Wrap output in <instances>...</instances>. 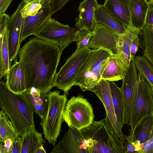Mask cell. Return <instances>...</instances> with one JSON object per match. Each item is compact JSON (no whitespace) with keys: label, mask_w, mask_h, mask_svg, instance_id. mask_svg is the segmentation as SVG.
Here are the masks:
<instances>
[{"label":"cell","mask_w":153,"mask_h":153,"mask_svg":"<svg viewBox=\"0 0 153 153\" xmlns=\"http://www.w3.org/2000/svg\"><path fill=\"white\" fill-rule=\"evenodd\" d=\"M62 53L58 45L36 37L30 38L20 48L18 56L25 75L26 90L34 88L45 94L51 91Z\"/></svg>","instance_id":"1"},{"label":"cell","mask_w":153,"mask_h":153,"mask_svg":"<svg viewBox=\"0 0 153 153\" xmlns=\"http://www.w3.org/2000/svg\"><path fill=\"white\" fill-rule=\"evenodd\" d=\"M86 153H124L123 144L116 134L108 117L94 121L80 130Z\"/></svg>","instance_id":"2"},{"label":"cell","mask_w":153,"mask_h":153,"mask_svg":"<svg viewBox=\"0 0 153 153\" xmlns=\"http://www.w3.org/2000/svg\"><path fill=\"white\" fill-rule=\"evenodd\" d=\"M0 106L10 118L19 136L28 130L35 129L34 112L22 94H15L6 82L0 81Z\"/></svg>","instance_id":"3"},{"label":"cell","mask_w":153,"mask_h":153,"mask_svg":"<svg viewBox=\"0 0 153 153\" xmlns=\"http://www.w3.org/2000/svg\"><path fill=\"white\" fill-rule=\"evenodd\" d=\"M111 55L102 49L91 50L74 80V85L84 91L94 88L101 80L103 71Z\"/></svg>","instance_id":"4"},{"label":"cell","mask_w":153,"mask_h":153,"mask_svg":"<svg viewBox=\"0 0 153 153\" xmlns=\"http://www.w3.org/2000/svg\"><path fill=\"white\" fill-rule=\"evenodd\" d=\"M60 92L56 90L48 93V111L45 118L40 123L45 139L54 146L61 131L62 116L68 100L67 94L61 95Z\"/></svg>","instance_id":"5"},{"label":"cell","mask_w":153,"mask_h":153,"mask_svg":"<svg viewBox=\"0 0 153 153\" xmlns=\"http://www.w3.org/2000/svg\"><path fill=\"white\" fill-rule=\"evenodd\" d=\"M95 117L90 103L82 95L73 96L68 100L62 116L69 127L79 130L87 127L94 121Z\"/></svg>","instance_id":"6"},{"label":"cell","mask_w":153,"mask_h":153,"mask_svg":"<svg viewBox=\"0 0 153 153\" xmlns=\"http://www.w3.org/2000/svg\"><path fill=\"white\" fill-rule=\"evenodd\" d=\"M91 50L87 47L76 48L56 73L53 87H55L63 91L64 94H68L69 91L74 86V79L78 72L89 56Z\"/></svg>","instance_id":"7"},{"label":"cell","mask_w":153,"mask_h":153,"mask_svg":"<svg viewBox=\"0 0 153 153\" xmlns=\"http://www.w3.org/2000/svg\"><path fill=\"white\" fill-rule=\"evenodd\" d=\"M77 30L76 27L62 24L51 16L34 35L58 45L62 52L65 48L75 41Z\"/></svg>","instance_id":"8"},{"label":"cell","mask_w":153,"mask_h":153,"mask_svg":"<svg viewBox=\"0 0 153 153\" xmlns=\"http://www.w3.org/2000/svg\"><path fill=\"white\" fill-rule=\"evenodd\" d=\"M138 92L128 125L129 136L133 134L138 123L144 117L153 114V96L152 86L143 76L138 73Z\"/></svg>","instance_id":"9"},{"label":"cell","mask_w":153,"mask_h":153,"mask_svg":"<svg viewBox=\"0 0 153 153\" xmlns=\"http://www.w3.org/2000/svg\"><path fill=\"white\" fill-rule=\"evenodd\" d=\"M134 60H131L120 87L124 106V124L128 125L137 97L138 76Z\"/></svg>","instance_id":"10"},{"label":"cell","mask_w":153,"mask_h":153,"mask_svg":"<svg viewBox=\"0 0 153 153\" xmlns=\"http://www.w3.org/2000/svg\"><path fill=\"white\" fill-rule=\"evenodd\" d=\"M87 47L94 49H102L116 56L118 53L117 44L120 34L114 30L103 24L96 23Z\"/></svg>","instance_id":"11"},{"label":"cell","mask_w":153,"mask_h":153,"mask_svg":"<svg viewBox=\"0 0 153 153\" xmlns=\"http://www.w3.org/2000/svg\"><path fill=\"white\" fill-rule=\"evenodd\" d=\"M109 81L102 79L89 91L94 92L103 105L108 116L117 136L123 144L126 136L123 133L116 115L113 105Z\"/></svg>","instance_id":"12"},{"label":"cell","mask_w":153,"mask_h":153,"mask_svg":"<svg viewBox=\"0 0 153 153\" xmlns=\"http://www.w3.org/2000/svg\"><path fill=\"white\" fill-rule=\"evenodd\" d=\"M23 0L18 5L16 11L10 16L7 24L10 64L18 54L20 48V41L23 17L20 11L25 5Z\"/></svg>","instance_id":"13"},{"label":"cell","mask_w":153,"mask_h":153,"mask_svg":"<svg viewBox=\"0 0 153 153\" xmlns=\"http://www.w3.org/2000/svg\"><path fill=\"white\" fill-rule=\"evenodd\" d=\"M86 148L80 130L69 127L62 140L54 146L52 153H86Z\"/></svg>","instance_id":"14"},{"label":"cell","mask_w":153,"mask_h":153,"mask_svg":"<svg viewBox=\"0 0 153 153\" xmlns=\"http://www.w3.org/2000/svg\"><path fill=\"white\" fill-rule=\"evenodd\" d=\"M51 16V5L49 1L42 5V8L36 15L23 18L20 42L22 43L29 36L34 35Z\"/></svg>","instance_id":"15"},{"label":"cell","mask_w":153,"mask_h":153,"mask_svg":"<svg viewBox=\"0 0 153 153\" xmlns=\"http://www.w3.org/2000/svg\"><path fill=\"white\" fill-rule=\"evenodd\" d=\"M141 30L129 25L126 30L119 35L118 53L116 56L114 57L126 72L131 61L130 50L131 43L133 40L139 36Z\"/></svg>","instance_id":"16"},{"label":"cell","mask_w":153,"mask_h":153,"mask_svg":"<svg viewBox=\"0 0 153 153\" xmlns=\"http://www.w3.org/2000/svg\"><path fill=\"white\" fill-rule=\"evenodd\" d=\"M98 3L97 0H84L80 3L79 18L75 25L78 30L92 31L96 22L95 13Z\"/></svg>","instance_id":"17"},{"label":"cell","mask_w":153,"mask_h":153,"mask_svg":"<svg viewBox=\"0 0 153 153\" xmlns=\"http://www.w3.org/2000/svg\"><path fill=\"white\" fill-rule=\"evenodd\" d=\"M34 113L43 120L48 111L49 99L48 94L41 93L32 88L22 94Z\"/></svg>","instance_id":"18"},{"label":"cell","mask_w":153,"mask_h":153,"mask_svg":"<svg viewBox=\"0 0 153 153\" xmlns=\"http://www.w3.org/2000/svg\"><path fill=\"white\" fill-rule=\"evenodd\" d=\"M130 24L142 30L145 25L149 4L147 0H128Z\"/></svg>","instance_id":"19"},{"label":"cell","mask_w":153,"mask_h":153,"mask_svg":"<svg viewBox=\"0 0 153 153\" xmlns=\"http://www.w3.org/2000/svg\"><path fill=\"white\" fill-rule=\"evenodd\" d=\"M6 76V85L11 91L22 94L26 90L25 75L19 61L11 66Z\"/></svg>","instance_id":"20"},{"label":"cell","mask_w":153,"mask_h":153,"mask_svg":"<svg viewBox=\"0 0 153 153\" xmlns=\"http://www.w3.org/2000/svg\"><path fill=\"white\" fill-rule=\"evenodd\" d=\"M153 129V114L143 118L137 125L133 135L126 136L125 140L134 146L143 143L149 139Z\"/></svg>","instance_id":"21"},{"label":"cell","mask_w":153,"mask_h":153,"mask_svg":"<svg viewBox=\"0 0 153 153\" xmlns=\"http://www.w3.org/2000/svg\"><path fill=\"white\" fill-rule=\"evenodd\" d=\"M128 1V0H105L103 4L112 16L127 27L130 22Z\"/></svg>","instance_id":"22"},{"label":"cell","mask_w":153,"mask_h":153,"mask_svg":"<svg viewBox=\"0 0 153 153\" xmlns=\"http://www.w3.org/2000/svg\"><path fill=\"white\" fill-rule=\"evenodd\" d=\"M95 18L96 22L110 28L119 34L123 33L127 27L112 16L103 5L98 4L95 12Z\"/></svg>","instance_id":"23"},{"label":"cell","mask_w":153,"mask_h":153,"mask_svg":"<svg viewBox=\"0 0 153 153\" xmlns=\"http://www.w3.org/2000/svg\"><path fill=\"white\" fill-rule=\"evenodd\" d=\"M21 153H36L38 149L43 146V139L42 133L35 129H30L22 136Z\"/></svg>","instance_id":"24"},{"label":"cell","mask_w":153,"mask_h":153,"mask_svg":"<svg viewBox=\"0 0 153 153\" xmlns=\"http://www.w3.org/2000/svg\"><path fill=\"white\" fill-rule=\"evenodd\" d=\"M126 73L115 57L112 56L103 71L101 79L109 82L122 80Z\"/></svg>","instance_id":"25"},{"label":"cell","mask_w":153,"mask_h":153,"mask_svg":"<svg viewBox=\"0 0 153 153\" xmlns=\"http://www.w3.org/2000/svg\"><path fill=\"white\" fill-rule=\"evenodd\" d=\"M110 88L113 105L117 118L121 128L124 124V106L120 88L114 82H110Z\"/></svg>","instance_id":"26"},{"label":"cell","mask_w":153,"mask_h":153,"mask_svg":"<svg viewBox=\"0 0 153 153\" xmlns=\"http://www.w3.org/2000/svg\"><path fill=\"white\" fill-rule=\"evenodd\" d=\"M2 110L0 112V141L3 143L6 138L12 142L19 136L11 121Z\"/></svg>","instance_id":"27"},{"label":"cell","mask_w":153,"mask_h":153,"mask_svg":"<svg viewBox=\"0 0 153 153\" xmlns=\"http://www.w3.org/2000/svg\"><path fill=\"white\" fill-rule=\"evenodd\" d=\"M0 79L6 76L10 66V64L7 25L4 31L3 40L0 45Z\"/></svg>","instance_id":"28"},{"label":"cell","mask_w":153,"mask_h":153,"mask_svg":"<svg viewBox=\"0 0 153 153\" xmlns=\"http://www.w3.org/2000/svg\"><path fill=\"white\" fill-rule=\"evenodd\" d=\"M134 62L137 71L153 87V65L144 55L135 56Z\"/></svg>","instance_id":"29"},{"label":"cell","mask_w":153,"mask_h":153,"mask_svg":"<svg viewBox=\"0 0 153 153\" xmlns=\"http://www.w3.org/2000/svg\"><path fill=\"white\" fill-rule=\"evenodd\" d=\"M144 46L143 55L153 65V30L152 26L145 25L142 30Z\"/></svg>","instance_id":"30"},{"label":"cell","mask_w":153,"mask_h":153,"mask_svg":"<svg viewBox=\"0 0 153 153\" xmlns=\"http://www.w3.org/2000/svg\"><path fill=\"white\" fill-rule=\"evenodd\" d=\"M94 33L93 31L85 29L78 30L75 35V41L77 48L87 47L91 36Z\"/></svg>","instance_id":"31"},{"label":"cell","mask_w":153,"mask_h":153,"mask_svg":"<svg viewBox=\"0 0 153 153\" xmlns=\"http://www.w3.org/2000/svg\"><path fill=\"white\" fill-rule=\"evenodd\" d=\"M42 5L39 1L35 0L28 3L20 11L23 18L28 16H33L38 13Z\"/></svg>","instance_id":"32"},{"label":"cell","mask_w":153,"mask_h":153,"mask_svg":"<svg viewBox=\"0 0 153 153\" xmlns=\"http://www.w3.org/2000/svg\"><path fill=\"white\" fill-rule=\"evenodd\" d=\"M69 0H50L51 5L52 15L62 9Z\"/></svg>","instance_id":"33"},{"label":"cell","mask_w":153,"mask_h":153,"mask_svg":"<svg viewBox=\"0 0 153 153\" xmlns=\"http://www.w3.org/2000/svg\"><path fill=\"white\" fill-rule=\"evenodd\" d=\"M22 137L19 136L12 142L9 153H21Z\"/></svg>","instance_id":"34"},{"label":"cell","mask_w":153,"mask_h":153,"mask_svg":"<svg viewBox=\"0 0 153 153\" xmlns=\"http://www.w3.org/2000/svg\"><path fill=\"white\" fill-rule=\"evenodd\" d=\"M139 36L136 37L133 41L130 50V57L131 60H134L135 55L138 51L140 42Z\"/></svg>","instance_id":"35"},{"label":"cell","mask_w":153,"mask_h":153,"mask_svg":"<svg viewBox=\"0 0 153 153\" xmlns=\"http://www.w3.org/2000/svg\"><path fill=\"white\" fill-rule=\"evenodd\" d=\"M13 0H0V16L5 13Z\"/></svg>","instance_id":"36"},{"label":"cell","mask_w":153,"mask_h":153,"mask_svg":"<svg viewBox=\"0 0 153 153\" xmlns=\"http://www.w3.org/2000/svg\"><path fill=\"white\" fill-rule=\"evenodd\" d=\"M153 25V8L149 4V8L147 12L145 25L152 26Z\"/></svg>","instance_id":"37"},{"label":"cell","mask_w":153,"mask_h":153,"mask_svg":"<svg viewBox=\"0 0 153 153\" xmlns=\"http://www.w3.org/2000/svg\"><path fill=\"white\" fill-rule=\"evenodd\" d=\"M124 153H137L134 146L125 140L123 142Z\"/></svg>","instance_id":"38"},{"label":"cell","mask_w":153,"mask_h":153,"mask_svg":"<svg viewBox=\"0 0 153 153\" xmlns=\"http://www.w3.org/2000/svg\"><path fill=\"white\" fill-rule=\"evenodd\" d=\"M4 146L5 153H9L12 144V140L8 138L5 139L4 142Z\"/></svg>","instance_id":"39"},{"label":"cell","mask_w":153,"mask_h":153,"mask_svg":"<svg viewBox=\"0 0 153 153\" xmlns=\"http://www.w3.org/2000/svg\"><path fill=\"white\" fill-rule=\"evenodd\" d=\"M149 140V148L148 153H153V129Z\"/></svg>","instance_id":"40"},{"label":"cell","mask_w":153,"mask_h":153,"mask_svg":"<svg viewBox=\"0 0 153 153\" xmlns=\"http://www.w3.org/2000/svg\"><path fill=\"white\" fill-rule=\"evenodd\" d=\"M46 152L44 149L43 145L40 147L36 152V153H45Z\"/></svg>","instance_id":"41"},{"label":"cell","mask_w":153,"mask_h":153,"mask_svg":"<svg viewBox=\"0 0 153 153\" xmlns=\"http://www.w3.org/2000/svg\"><path fill=\"white\" fill-rule=\"evenodd\" d=\"M0 153H5L3 142L0 141Z\"/></svg>","instance_id":"42"},{"label":"cell","mask_w":153,"mask_h":153,"mask_svg":"<svg viewBox=\"0 0 153 153\" xmlns=\"http://www.w3.org/2000/svg\"><path fill=\"white\" fill-rule=\"evenodd\" d=\"M35 0H38L40 1L42 5L46 4V3L48 2L49 1H50V0H31L30 1H33Z\"/></svg>","instance_id":"43"},{"label":"cell","mask_w":153,"mask_h":153,"mask_svg":"<svg viewBox=\"0 0 153 153\" xmlns=\"http://www.w3.org/2000/svg\"><path fill=\"white\" fill-rule=\"evenodd\" d=\"M149 4H153V0H147Z\"/></svg>","instance_id":"44"},{"label":"cell","mask_w":153,"mask_h":153,"mask_svg":"<svg viewBox=\"0 0 153 153\" xmlns=\"http://www.w3.org/2000/svg\"><path fill=\"white\" fill-rule=\"evenodd\" d=\"M25 4L29 3L31 0H23Z\"/></svg>","instance_id":"45"},{"label":"cell","mask_w":153,"mask_h":153,"mask_svg":"<svg viewBox=\"0 0 153 153\" xmlns=\"http://www.w3.org/2000/svg\"><path fill=\"white\" fill-rule=\"evenodd\" d=\"M152 94H153V87L152 86Z\"/></svg>","instance_id":"46"},{"label":"cell","mask_w":153,"mask_h":153,"mask_svg":"<svg viewBox=\"0 0 153 153\" xmlns=\"http://www.w3.org/2000/svg\"><path fill=\"white\" fill-rule=\"evenodd\" d=\"M150 5H151V6H152V7H153V4H152V5H151V4H150Z\"/></svg>","instance_id":"47"},{"label":"cell","mask_w":153,"mask_h":153,"mask_svg":"<svg viewBox=\"0 0 153 153\" xmlns=\"http://www.w3.org/2000/svg\"><path fill=\"white\" fill-rule=\"evenodd\" d=\"M152 28L153 30V25H152Z\"/></svg>","instance_id":"48"}]
</instances>
